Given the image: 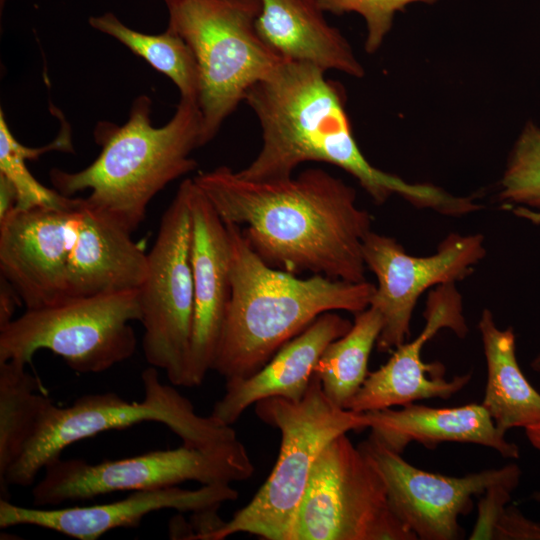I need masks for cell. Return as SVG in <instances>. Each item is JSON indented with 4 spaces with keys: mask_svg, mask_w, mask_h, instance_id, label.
I'll list each match as a JSON object with an SVG mask.
<instances>
[{
    "mask_svg": "<svg viewBox=\"0 0 540 540\" xmlns=\"http://www.w3.org/2000/svg\"><path fill=\"white\" fill-rule=\"evenodd\" d=\"M193 180L223 221L246 225L243 236L267 265L295 275L366 281L362 246L372 218L342 179L308 168L257 181L219 166Z\"/></svg>",
    "mask_w": 540,
    "mask_h": 540,
    "instance_id": "1",
    "label": "cell"
},
{
    "mask_svg": "<svg viewBox=\"0 0 540 540\" xmlns=\"http://www.w3.org/2000/svg\"><path fill=\"white\" fill-rule=\"evenodd\" d=\"M326 71L284 60L255 83L244 101L261 127L255 159L237 171L249 180L287 178L308 161L335 165L354 176L377 203L398 194L417 207L450 214L457 199L429 184H412L370 164L354 138L342 85Z\"/></svg>",
    "mask_w": 540,
    "mask_h": 540,
    "instance_id": "2",
    "label": "cell"
},
{
    "mask_svg": "<svg viewBox=\"0 0 540 540\" xmlns=\"http://www.w3.org/2000/svg\"><path fill=\"white\" fill-rule=\"evenodd\" d=\"M225 223L231 299L212 370L226 381L256 373L321 314L343 310L356 315L370 306L372 283L320 274L299 278L273 268L249 246L239 225Z\"/></svg>",
    "mask_w": 540,
    "mask_h": 540,
    "instance_id": "3",
    "label": "cell"
},
{
    "mask_svg": "<svg viewBox=\"0 0 540 540\" xmlns=\"http://www.w3.org/2000/svg\"><path fill=\"white\" fill-rule=\"evenodd\" d=\"M151 110V98L140 95L124 124L99 122L97 158L76 172L52 169L54 189L67 197L90 190L84 200L92 210L134 232L155 195L197 168L192 153L204 146L197 102L180 98L174 115L160 127L153 126Z\"/></svg>",
    "mask_w": 540,
    "mask_h": 540,
    "instance_id": "4",
    "label": "cell"
},
{
    "mask_svg": "<svg viewBox=\"0 0 540 540\" xmlns=\"http://www.w3.org/2000/svg\"><path fill=\"white\" fill-rule=\"evenodd\" d=\"M255 412L264 423L280 431L276 464L245 507L199 540H223L240 532L267 540H288L320 453L337 436L368 428L365 413L333 404L315 374L300 401L270 397L258 401Z\"/></svg>",
    "mask_w": 540,
    "mask_h": 540,
    "instance_id": "5",
    "label": "cell"
},
{
    "mask_svg": "<svg viewBox=\"0 0 540 540\" xmlns=\"http://www.w3.org/2000/svg\"><path fill=\"white\" fill-rule=\"evenodd\" d=\"M141 381L144 387L141 402H129L113 392L86 394L68 407H58L50 399L22 455L0 482V498L9 500L10 485L33 484L37 474L49 461L60 457L67 446L109 430L152 421L166 425L182 443L191 446L237 438L231 426L211 415L197 414L191 401L174 385L161 382L156 367L144 369Z\"/></svg>",
    "mask_w": 540,
    "mask_h": 540,
    "instance_id": "6",
    "label": "cell"
},
{
    "mask_svg": "<svg viewBox=\"0 0 540 540\" xmlns=\"http://www.w3.org/2000/svg\"><path fill=\"white\" fill-rule=\"evenodd\" d=\"M168 27L192 49L199 69L202 141L210 142L248 90L283 59L259 34V0H168Z\"/></svg>",
    "mask_w": 540,
    "mask_h": 540,
    "instance_id": "7",
    "label": "cell"
},
{
    "mask_svg": "<svg viewBox=\"0 0 540 540\" xmlns=\"http://www.w3.org/2000/svg\"><path fill=\"white\" fill-rule=\"evenodd\" d=\"M44 472L32 490L33 504L42 508L117 491L168 488L187 481L231 485L249 479L254 465L245 446L235 438L206 446L182 443L174 449L99 463L58 457L46 464Z\"/></svg>",
    "mask_w": 540,
    "mask_h": 540,
    "instance_id": "8",
    "label": "cell"
},
{
    "mask_svg": "<svg viewBox=\"0 0 540 540\" xmlns=\"http://www.w3.org/2000/svg\"><path fill=\"white\" fill-rule=\"evenodd\" d=\"M141 320L138 289L72 298L26 309L0 329V362L29 364L41 349L60 356L79 373H100L129 359Z\"/></svg>",
    "mask_w": 540,
    "mask_h": 540,
    "instance_id": "9",
    "label": "cell"
},
{
    "mask_svg": "<svg viewBox=\"0 0 540 540\" xmlns=\"http://www.w3.org/2000/svg\"><path fill=\"white\" fill-rule=\"evenodd\" d=\"M288 540H417L390 506L372 458L346 434L316 460Z\"/></svg>",
    "mask_w": 540,
    "mask_h": 540,
    "instance_id": "10",
    "label": "cell"
},
{
    "mask_svg": "<svg viewBox=\"0 0 540 540\" xmlns=\"http://www.w3.org/2000/svg\"><path fill=\"white\" fill-rule=\"evenodd\" d=\"M192 179H185L161 218L147 253V272L138 288L144 328L143 352L150 366L165 371L174 386L189 387L193 323L191 267Z\"/></svg>",
    "mask_w": 540,
    "mask_h": 540,
    "instance_id": "11",
    "label": "cell"
},
{
    "mask_svg": "<svg viewBox=\"0 0 540 540\" xmlns=\"http://www.w3.org/2000/svg\"><path fill=\"white\" fill-rule=\"evenodd\" d=\"M362 252L366 267L378 281L370 302L383 318L377 349L392 352L410 336L412 312L419 296L431 286L464 279L486 251L481 235L452 233L433 255L414 257L395 239L370 231Z\"/></svg>",
    "mask_w": 540,
    "mask_h": 540,
    "instance_id": "12",
    "label": "cell"
},
{
    "mask_svg": "<svg viewBox=\"0 0 540 540\" xmlns=\"http://www.w3.org/2000/svg\"><path fill=\"white\" fill-rule=\"evenodd\" d=\"M359 446L379 469L392 511L420 540L461 538L458 520L472 509L473 497L498 485L516 489L520 482L521 470L516 464L451 477L413 466L371 436Z\"/></svg>",
    "mask_w": 540,
    "mask_h": 540,
    "instance_id": "13",
    "label": "cell"
},
{
    "mask_svg": "<svg viewBox=\"0 0 540 540\" xmlns=\"http://www.w3.org/2000/svg\"><path fill=\"white\" fill-rule=\"evenodd\" d=\"M82 198L63 208L14 209L0 221V275L26 309L69 300L68 267Z\"/></svg>",
    "mask_w": 540,
    "mask_h": 540,
    "instance_id": "14",
    "label": "cell"
},
{
    "mask_svg": "<svg viewBox=\"0 0 540 540\" xmlns=\"http://www.w3.org/2000/svg\"><path fill=\"white\" fill-rule=\"evenodd\" d=\"M424 317L426 323L421 333L395 348L384 365L369 372L346 409L365 413L418 400L449 399L469 383L470 372L446 380L440 362L424 363L421 358L423 346L439 330L451 329L460 338L468 332L462 298L454 283L438 285L429 294Z\"/></svg>",
    "mask_w": 540,
    "mask_h": 540,
    "instance_id": "15",
    "label": "cell"
},
{
    "mask_svg": "<svg viewBox=\"0 0 540 540\" xmlns=\"http://www.w3.org/2000/svg\"><path fill=\"white\" fill-rule=\"evenodd\" d=\"M228 484L202 485L196 490L178 486L133 491L124 499L91 506L65 508L23 507L0 498V528L31 525L79 540H95L117 528H136L153 512L174 509L192 513L196 522L217 517V510L238 498Z\"/></svg>",
    "mask_w": 540,
    "mask_h": 540,
    "instance_id": "16",
    "label": "cell"
},
{
    "mask_svg": "<svg viewBox=\"0 0 540 540\" xmlns=\"http://www.w3.org/2000/svg\"><path fill=\"white\" fill-rule=\"evenodd\" d=\"M190 210L194 308L188 375L193 387L212 370L231 299V278L226 223L193 178Z\"/></svg>",
    "mask_w": 540,
    "mask_h": 540,
    "instance_id": "17",
    "label": "cell"
},
{
    "mask_svg": "<svg viewBox=\"0 0 540 540\" xmlns=\"http://www.w3.org/2000/svg\"><path fill=\"white\" fill-rule=\"evenodd\" d=\"M352 324L334 311L318 316L305 330L283 345L256 373L226 381V390L211 416L231 426L252 404L270 397L300 401L314 376L325 348L345 335Z\"/></svg>",
    "mask_w": 540,
    "mask_h": 540,
    "instance_id": "18",
    "label": "cell"
},
{
    "mask_svg": "<svg viewBox=\"0 0 540 540\" xmlns=\"http://www.w3.org/2000/svg\"><path fill=\"white\" fill-rule=\"evenodd\" d=\"M131 234L82 198L68 267L70 299L140 287L147 272V253Z\"/></svg>",
    "mask_w": 540,
    "mask_h": 540,
    "instance_id": "19",
    "label": "cell"
},
{
    "mask_svg": "<svg viewBox=\"0 0 540 540\" xmlns=\"http://www.w3.org/2000/svg\"><path fill=\"white\" fill-rule=\"evenodd\" d=\"M365 415L370 436L399 454L412 442L428 448L460 442L492 448L505 458H519L518 446L507 441L482 404L435 408L409 403L400 409L368 411Z\"/></svg>",
    "mask_w": 540,
    "mask_h": 540,
    "instance_id": "20",
    "label": "cell"
},
{
    "mask_svg": "<svg viewBox=\"0 0 540 540\" xmlns=\"http://www.w3.org/2000/svg\"><path fill=\"white\" fill-rule=\"evenodd\" d=\"M256 27L283 59L308 63L353 77L364 68L339 29L325 18L319 0H259Z\"/></svg>",
    "mask_w": 540,
    "mask_h": 540,
    "instance_id": "21",
    "label": "cell"
},
{
    "mask_svg": "<svg viewBox=\"0 0 540 540\" xmlns=\"http://www.w3.org/2000/svg\"><path fill=\"white\" fill-rule=\"evenodd\" d=\"M487 365V381L482 405L496 428H527L540 423V393L523 374L515 354L512 327H497L490 310L485 309L478 324Z\"/></svg>",
    "mask_w": 540,
    "mask_h": 540,
    "instance_id": "22",
    "label": "cell"
},
{
    "mask_svg": "<svg viewBox=\"0 0 540 540\" xmlns=\"http://www.w3.org/2000/svg\"><path fill=\"white\" fill-rule=\"evenodd\" d=\"M383 328L378 310L369 306L355 315L350 330L323 351L314 374L336 406L346 409L367 378L371 351Z\"/></svg>",
    "mask_w": 540,
    "mask_h": 540,
    "instance_id": "23",
    "label": "cell"
},
{
    "mask_svg": "<svg viewBox=\"0 0 540 540\" xmlns=\"http://www.w3.org/2000/svg\"><path fill=\"white\" fill-rule=\"evenodd\" d=\"M88 22L93 29L116 39L167 76L178 88L180 98L198 103V64L190 46L175 31L167 27L160 34L139 32L125 25L112 12L91 16Z\"/></svg>",
    "mask_w": 540,
    "mask_h": 540,
    "instance_id": "24",
    "label": "cell"
},
{
    "mask_svg": "<svg viewBox=\"0 0 540 540\" xmlns=\"http://www.w3.org/2000/svg\"><path fill=\"white\" fill-rule=\"evenodd\" d=\"M26 365L16 360L0 362V482L22 455L50 400Z\"/></svg>",
    "mask_w": 540,
    "mask_h": 540,
    "instance_id": "25",
    "label": "cell"
},
{
    "mask_svg": "<svg viewBox=\"0 0 540 540\" xmlns=\"http://www.w3.org/2000/svg\"><path fill=\"white\" fill-rule=\"evenodd\" d=\"M53 150L73 151L68 128L62 129L58 137L46 146L26 147L14 137L3 110H0V174L12 183L17 192V209L63 208L74 201L73 197L64 196L54 188L42 185L26 165V161L37 159Z\"/></svg>",
    "mask_w": 540,
    "mask_h": 540,
    "instance_id": "26",
    "label": "cell"
},
{
    "mask_svg": "<svg viewBox=\"0 0 540 540\" xmlns=\"http://www.w3.org/2000/svg\"><path fill=\"white\" fill-rule=\"evenodd\" d=\"M501 200L517 205L515 214L540 220V127L528 122L508 159L500 183Z\"/></svg>",
    "mask_w": 540,
    "mask_h": 540,
    "instance_id": "27",
    "label": "cell"
},
{
    "mask_svg": "<svg viewBox=\"0 0 540 540\" xmlns=\"http://www.w3.org/2000/svg\"><path fill=\"white\" fill-rule=\"evenodd\" d=\"M514 490L498 485L483 494L469 539L540 540V524L527 519L514 506H507Z\"/></svg>",
    "mask_w": 540,
    "mask_h": 540,
    "instance_id": "28",
    "label": "cell"
},
{
    "mask_svg": "<svg viewBox=\"0 0 540 540\" xmlns=\"http://www.w3.org/2000/svg\"><path fill=\"white\" fill-rule=\"evenodd\" d=\"M437 0H319L322 9L336 15L355 12L365 20V50L374 53L390 31L394 15L414 2L432 4Z\"/></svg>",
    "mask_w": 540,
    "mask_h": 540,
    "instance_id": "29",
    "label": "cell"
},
{
    "mask_svg": "<svg viewBox=\"0 0 540 540\" xmlns=\"http://www.w3.org/2000/svg\"><path fill=\"white\" fill-rule=\"evenodd\" d=\"M23 304L11 283L0 275V329L13 321L17 306Z\"/></svg>",
    "mask_w": 540,
    "mask_h": 540,
    "instance_id": "30",
    "label": "cell"
},
{
    "mask_svg": "<svg viewBox=\"0 0 540 540\" xmlns=\"http://www.w3.org/2000/svg\"><path fill=\"white\" fill-rule=\"evenodd\" d=\"M17 206V192L12 183L0 174V221L5 219Z\"/></svg>",
    "mask_w": 540,
    "mask_h": 540,
    "instance_id": "31",
    "label": "cell"
},
{
    "mask_svg": "<svg viewBox=\"0 0 540 540\" xmlns=\"http://www.w3.org/2000/svg\"><path fill=\"white\" fill-rule=\"evenodd\" d=\"M525 433L532 446L540 452V423L525 428Z\"/></svg>",
    "mask_w": 540,
    "mask_h": 540,
    "instance_id": "32",
    "label": "cell"
},
{
    "mask_svg": "<svg viewBox=\"0 0 540 540\" xmlns=\"http://www.w3.org/2000/svg\"><path fill=\"white\" fill-rule=\"evenodd\" d=\"M532 368L540 371V355L532 362Z\"/></svg>",
    "mask_w": 540,
    "mask_h": 540,
    "instance_id": "33",
    "label": "cell"
},
{
    "mask_svg": "<svg viewBox=\"0 0 540 540\" xmlns=\"http://www.w3.org/2000/svg\"><path fill=\"white\" fill-rule=\"evenodd\" d=\"M532 498H533L535 501H537V502L540 503V491L535 492V493L532 495Z\"/></svg>",
    "mask_w": 540,
    "mask_h": 540,
    "instance_id": "34",
    "label": "cell"
},
{
    "mask_svg": "<svg viewBox=\"0 0 540 540\" xmlns=\"http://www.w3.org/2000/svg\"><path fill=\"white\" fill-rule=\"evenodd\" d=\"M162 1L166 2V1H168V0H162Z\"/></svg>",
    "mask_w": 540,
    "mask_h": 540,
    "instance_id": "35",
    "label": "cell"
}]
</instances>
